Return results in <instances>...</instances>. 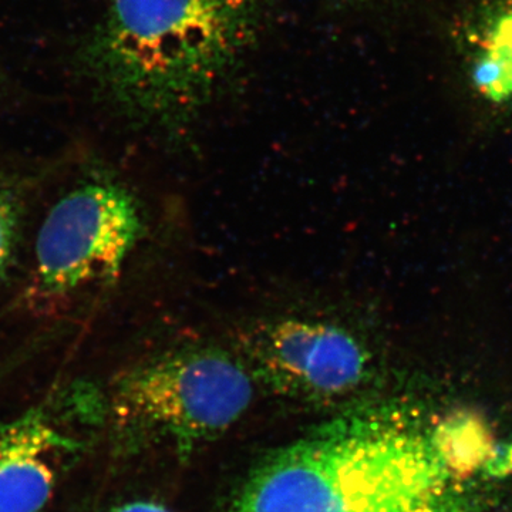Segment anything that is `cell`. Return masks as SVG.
Segmentation results:
<instances>
[{
  "mask_svg": "<svg viewBox=\"0 0 512 512\" xmlns=\"http://www.w3.org/2000/svg\"><path fill=\"white\" fill-rule=\"evenodd\" d=\"M470 416L423 426L399 414L343 421L255 471L232 512H407L504 460Z\"/></svg>",
  "mask_w": 512,
  "mask_h": 512,
  "instance_id": "obj_1",
  "label": "cell"
},
{
  "mask_svg": "<svg viewBox=\"0 0 512 512\" xmlns=\"http://www.w3.org/2000/svg\"><path fill=\"white\" fill-rule=\"evenodd\" d=\"M255 20L256 0H109L94 67L127 109L181 119L217 92Z\"/></svg>",
  "mask_w": 512,
  "mask_h": 512,
  "instance_id": "obj_2",
  "label": "cell"
},
{
  "mask_svg": "<svg viewBox=\"0 0 512 512\" xmlns=\"http://www.w3.org/2000/svg\"><path fill=\"white\" fill-rule=\"evenodd\" d=\"M255 387L241 356L210 346L175 350L121 380L114 416L126 429L190 451L231 429L248 412Z\"/></svg>",
  "mask_w": 512,
  "mask_h": 512,
  "instance_id": "obj_3",
  "label": "cell"
},
{
  "mask_svg": "<svg viewBox=\"0 0 512 512\" xmlns=\"http://www.w3.org/2000/svg\"><path fill=\"white\" fill-rule=\"evenodd\" d=\"M241 349L256 384L299 402L346 399L363 389L375 372L365 340L330 320H269L242 336Z\"/></svg>",
  "mask_w": 512,
  "mask_h": 512,
  "instance_id": "obj_4",
  "label": "cell"
},
{
  "mask_svg": "<svg viewBox=\"0 0 512 512\" xmlns=\"http://www.w3.org/2000/svg\"><path fill=\"white\" fill-rule=\"evenodd\" d=\"M141 232L136 201L119 185H83L47 214L36 242V279L47 293L72 292L120 271Z\"/></svg>",
  "mask_w": 512,
  "mask_h": 512,
  "instance_id": "obj_5",
  "label": "cell"
},
{
  "mask_svg": "<svg viewBox=\"0 0 512 512\" xmlns=\"http://www.w3.org/2000/svg\"><path fill=\"white\" fill-rule=\"evenodd\" d=\"M80 446L46 413L0 424V512H42Z\"/></svg>",
  "mask_w": 512,
  "mask_h": 512,
  "instance_id": "obj_6",
  "label": "cell"
},
{
  "mask_svg": "<svg viewBox=\"0 0 512 512\" xmlns=\"http://www.w3.org/2000/svg\"><path fill=\"white\" fill-rule=\"evenodd\" d=\"M473 82L478 93L491 103L512 104V0L494 13L484 29Z\"/></svg>",
  "mask_w": 512,
  "mask_h": 512,
  "instance_id": "obj_7",
  "label": "cell"
},
{
  "mask_svg": "<svg viewBox=\"0 0 512 512\" xmlns=\"http://www.w3.org/2000/svg\"><path fill=\"white\" fill-rule=\"evenodd\" d=\"M503 474L500 471H488L467 478L407 512H497V495L491 481Z\"/></svg>",
  "mask_w": 512,
  "mask_h": 512,
  "instance_id": "obj_8",
  "label": "cell"
},
{
  "mask_svg": "<svg viewBox=\"0 0 512 512\" xmlns=\"http://www.w3.org/2000/svg\"><path fill=\"white\" fill-rule=\"evenodd\" d=\"M16 229H18V221H16L15 207L8 195L0 192V276L5 274L12 259Z\"/></svg>",
  "mask_w": 512,
  "mask_h": 512,
  "instance_id": "obj_9",
  "label": "cell"
},
{
  "mask_svg": "<svg viewBox=\"0 0 512 512\" xmlns=\"http://www.w3.org/2000/svg\"><path fill=\"white\" fill-rule=\"evenodd\" d=\"M109 512H173L165 508L164 505L153 503V501H131V503L121 504Z\"/></svg>",
  "mask_w": 512,
  "mask_h": 512,
  "instance_id": "obj_10",
  "label": "cell"
}]
</instances>
